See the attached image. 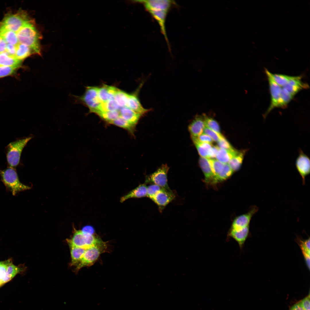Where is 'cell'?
I'll return each instance as SVG.
<instances>
[{
	"mask_svg": "<svg viewBox=\"0 0 310 310\" xmlns=\"http://www.w3.org/2000/svg\"><path fill=\"white\" fill-rule=\"evenodd\" d=\"M1 180L7 189L13 195L19 192L29 189L30 187L22 183L20 181L15 168L9 167L0 170Z\"/></svg>",
	"mask_w": 310,
	"mask_h": 310,
	"instance_id": "obj_4",
	"label": "cell"
},
{
	"mask_svg": "<svg viewBox=\"0 0 310 310\" xmlns=\"http://www.w3.org/2000/svg\"><path fill=\"white\" fill-rule=\"evenodd\" d=\"M118 89L107 85H104L98 88V96L101 103L114 99L115 94Z\"/></svg>",
	"mask_w": 310,
	"mask_h": 310,
	"instance_id": "obj_19",
	"label": "cell"
},
{
	"mask_svg": "<svg viewBox=\"0 0 310 310\" xmlns=\"http://www.w3.org/2000/svg\"><path fill=\"white\" fill-rule=\"evenodd\" d=\"M73 228V234L72 237L70 239H66L68 244L87 249L100 243L102 241L94 234H85L82 230H77L74 226Z\"/></svg>",
	"mask_w": 310,
	"mask_h": 310,
	"instance_id": "obj_7",
	"label": "cell"
},
{
	"mask_svg": "<svg viewBox=\"0 0 310 310\" xmlns=\"http://www.w3.org/2000/svg\"><path fill=\"white\" fill-rule=\"evenodd\" d=\"M70 251L71 261L70 266H76L82 259L86 249L77 247L68 244Z\"/></svg>",
	"mask_w": 310,
	"mask_h": 310,
	"instance_id": "obj_22",
	"label": "cell"
},
{
	"mask_svg": "<svg viewBox=\"0 0 310 310\" xmlns=\"http://www.w3.org/2000/svg\"><path fill=\"white\" fill-rule=\"evenodd\" d=\"M175 197L174 192L171 189L162 188L151 199L157 206L160 211L161 212Z\"/></svg>",
	"mask_w": 310,
	"mask_h": 310,
	"instance_id": "obj_12",
	"label": "cell"
},
{
	"mask_svg": "<svg viewBox=\"0 0 310 310\" xmlns=\"http://www.w3.org/2000/svg\"><path fill=\"white\" fill-rule=\"evenodd\" d=\"M197 137V139L201 142L207 143L211 144L213 141L210 136L203 133L198 136Z\"/></svg>",
	"mask_w": 310,
	"mask_h": 310,
	"instance_id": "obj_45",
	"label": "cell"
},
{
	"mask_svg": "<svg viewBox=\"0 0 310 310\" xmlns=\"http://www.w3.org/2000/svg\"><path fill=\"white\" fill-rule=\"evenodd\" d=\"M22 61L5 52L0 53V65L20 67Z\"/></svg>",
	"mask_w": 310,
	"mask_h": 310,
	"instance_id": "obj_26",
	"label": "cell"
},
{
	"mask_svg": "<svg viewBox=\"0 0 310 310\" xmlns=\"http://www.w3.org/2000/svg\"><path fill=\"white\" fill-rule=\"evenodd\" d=\"M105 242H102L87 249L79 263L75 266L74 271L78 272L82 268L90 266L93 264L98 259L100 255L106 249Z\"/></svg>",
	"mask_w": 310,
	"mask_h": 310,
	"instance_id": "obj_6",
	"label": "cell"
},
{
	"mask_svg": "<svg viewBox=\"0 0 310 310\" xmlns=\"http://www.w3.org/2000/svg\"><path fill=\"white\" fill-rule=\"evenodd\" d=\"M33 137L19 139L9 143L6 147V155L9 167L15 168L19 164L22 151Z\"/></svg>",
	"mask_w": 310,
	"mask_h": 310,
	"instance_id": "obj_3",
	"label": "cell"
},
{
	"mask_svg": "<svg viewBox=\"0 0 310 310\" xmlns=\"http://www.w3.org/2000/svg\"><path fill=\"white\" fill-rule=\"evenodd\" d=\"M0 36L3 38L7 44L16 46L19 44L16 33L14 32L0 29Z\"/></svg>",
	"mask_w": 310,
	"mask_h": 310,
	"instance_id": "obj_27",
	"label": "cell"
},
{
	"mask_svg": "<svg viewBox=\"0 0 310 310\" xmlns=\"http://www.w3.org/2000/svg\"><path fill=\"white\" fill-rule=\"evenodd\" d=\"M98 88L95 87H86L83 95L74 96L75 101L81 102L86 106L89 109L90 112L95 113L100 111L101 104L98 97Z\"/></svg>",
	"mask_w": 310,
	"mask_h": 310,
	"instance_id": "obj_8",
	"label": "cell"
},
{
	"mask_svg": "<svg viewBox=\"0 0 310 310\" xmlns=\"http://www.w3.org/2000/svg\"><path fill=\"white\" fill-rule=\"evenodd\" d=\"M199 164L204 175L205 183L210 185L217 183L216 177L212 171L207 158L201 157Z\"/></svg>",
	"mask_w": 310,
	"mask_h": 310,
	"instance_id": "obj_15",
	"label": "cell"
},
{
	"mask_svg": "<svg viewBox=\"0 0 310 310\" xmlns=\"http://www.w3.org/2000/svg\"><path fill=\"white\" fill-rule=\"evenodd\" d=\"M169 167L163 164L153 173L146 177L145 183L154 184L167 190H170L168 183L167 174Z\"/></svg>",
	"mask_w": 310,
	"mask_h": 310,
	"instance_id": "obj_9",
	"label": "cell"
},
{
	"mask_svg": "<svg viewBox=\"0 0 310 310\" xmlns=\"http://www.w3.org/2000/svg\"><path fill=\"white\" fill-rule=\"evenodd\" d=\"M207 159L212 171L216 178L222 170L224 164L215 159L207 158Z\"/></svg>",
	"mask_w": 310,
	"mask_h": 310,
	"instance_id": "obj_34",
	"label": "cell"
},
{
	"mask_svg": "<svg viewBox=\"0 0 310 310\" xmlns=\"http://www.w3.org/2000/svg\"><path fill=\"white\" fill-rule=\"evenodd\" d=\"M305 260L306 264L308 269H310V255L305 253H303Z\"/></svg>",
	"mask_w": 310,
	"mask_h": 310,
	"instance_id": "obj_50",
	"label": "cell"
},
{
	"mask_svg": "<svg viewBox=\"0 0 310 310\" xmlns=\"http://www.w3.org/2000/svg\"><path fill=\"white\" fill-rule=\"evenodd\" d=\"M289 310H304L301 306L300 301H298L290 307Z\"/></svg>",
	"mask_w": 310,
	"mask_h": 310,
	"instance_id": "obj_49",
	"label": "cell"
},
{
	"mask_svg": "<svg viewBox=\"0 0 310 310\" xmlns=\"http://www.w3.org/2000/svg\"><path fill=\"white\" fill-rule=\"evenodd\" d=\"M163 188L154 184H150L147 186V197L151 199L159 191Z\"/></svg>",
	"mask_w": 310,
	"mask_h": 310,
	"instance_id": "obj_40",
	"label": "cell"
},
{
	"mask_svg": "<svg viewBox=\"0 0 310 310\" xmlns=\"http://www.w3.org/2000/svg\"><path fill=\"white\" fill-rule=\"evenodd\" d=\"M16 51V46L7 44L5 51L10 55L15 57Z\"/></svg>",
	"mask_w": 310,
	"mask_h": 310,
	"instance_id": "obj_44",
	"label": "cell"
},
{
	"mask_svg": "<svg viewBox=\"0 0 310 310\" xmlns=\"http://www.w3.org/2000/svg\"><path fill=\"white\" fill-rule=\"evenodd\" d=\"M19 67L0 65V78L12 74Z\"/></svg>",
	"mask_w": 310,
	"mask_h": 310,
	"instance_id": "obj_38",
	"label": "cell"
},
{
	"mask_svg": "<svg viewBox=\"0 0 310 310\" xmlns=\"http://www.w3.org/2000/svg\"><path fill=\"white\" fill-rule=\"evenodd\" d=\"M16 34L19 43L29 46L36 54L41 55L40 40L42 36L34 20L32 19L25 24Z\"/></svg>",
	"mask_w": 310,
	"mask_h": 310,
	"instance_id": "obj_2",
	"label": "cell"
},
{
	"mask_svg": "<svg viewBox=\"0 0 310 310\" xmlns=\"http://www.w3.org/2000/svg\"><path fill=\"white\" fill-rule=\"evenodd\" d=\"M193 142L201 157L209 158L212 146L211 144L200 141L197 137H191Z\"/></svg>",
	"mask_w": 310,
	"mask_h": 310,
	"instance_id": "obj_23",
	"label": "cell"
},
{
	"mask_svg": "<svg viewBox=\"0 0 310 310\" xmlns=\"http://www.w3.org/2000/svg\"><path fill=\"white\" fill-rule=\"evenodd\" d=\"M205 126L212 130L218 133H220L219 126L218 122L213 118L203 115Z\"/></svg>",
	"mask_w": 310,
	"mask_h": 310,
	"instance_id": "obj_35",
	"label": "cell"
},
{
	"mask_svg": "<svg viewBox=\"0 0 310 310\" xmlns=\"http://www.w3.org/2000/svg\"><path fill=\"white\" fill-rule=\"evenodd\" d=\"M102 119L109 124L116 120L119 117V111H99L96 113Z\"/></svg>",
	"mask_w": 310,
	"mask_h": 310,
	"instance_id": "obj_30",
	"label": "cell"
},
{
	"mask_svg": "<svg viewBox=\"0 0 310 310\" xmlns=\"http://www.w3.org/2000/svg\"><path fill=\"white\" fill-rule=\"evenodd\" d=\"M205 126L203 115H196L188 126L191 137H197L202 134Z\"/></svg>",
	"mask_w": 310,
	"mask_h": 310,
	"instance_id": "obj_16",
	"label": "cell"
},
{
	"mask_svg": "<svg viewBox=\"0 0 310 310\" xmlns=\"http://www.w3.org/2000/svg\"><path fill=\"white\" fill-rule=\"evenodd\" d=\"M300 303L304 310H310V294L302 300Z\"/></svg>",
	"mask_w": 310,
	"mask_h": 310,
	"instance_id": "obj_43",
	"label": "cell"
},
{
	"mask_svg": "<svg viewBox=\"0 0 310 310\" xmlns=\"http://www.w3.org/2000/svg\"><path fill=\"white\" fill-rule=\"evenodd\" d=\"M299 155L295 163L296 168L301 177L303 185L305 183L306 177L310 173V160L309 157L301 149L299 150Z\"/></svg>",
	"mask_w": 310,
	"mask_h": 310,
	"instance_id": "obj_11",
	"label": "cell"
},
{
	"mask_svg": "<svg viewBox=\"0 0 310 310\" xmlns=\"http://www.w3.org/2000/svg\"><path fill=\"white\" fill-rule=\"evenodd\" d=\"M135 1L142 4L145 9L157 21L170 50L165 23L168 14L172 7L176 5L175 2L174 1L170 0H137Z\"/></svg>",
	"mask_w": 310,
	"mask_h": 310,
	"instance_id": "obj_1",
	"label": "cell"
},
{
	"mask_svg": "<svg viewBox=\"0 0 310 310\" xmlns=\"http://www.w3.org/2000/svg\"><path fill=\"white\" fill-rule=\"evenodd\" d=\"M7 44L3 38L0 36V53L5 52Z\"/></svg>",
	"mask_w": 310,
	"mask_h": 310,
	"instance_id": "obj_48",
	"label": "cell"
},
{
	"mask_svg": "<svg viewBox=\"0 0 310 310\" xmlns=\"http://www.w3.org/2000/svg\"><path fill=\"white\" fill-rule=\"evenodd\" d=\"M247 150L239 152L228 163V164L233 172L239 169L242 164L244 157Z\"/></svg>",
	"mask_w": 310,
	"mask_h": 310,
	"instance_id": "obj_28",
	"label": "cell"
},
{
	"mask_svg": "<svg viewBox=\"0 0 310 310\" xmlns=\"http://www.w3.org/2000/svg\"><path fill=\"white\" fill-rule=\"evenodd\" d=\"M127 107L134 111L142 115L149 112L151 109L143 107L138 98L137 94H129Z\"/></svg>",
	"mask_w": 310,
	"mask_h": 310,
	"instance_id": "obj_18",
	"label": "cell"
},
{
	"mask_svg": "<svg viewBox=\"0 0 310 310\" xmlns=\"http://www.w3.org/2000/svg\"><path fill=\"white\" fill-rule=\"evenodd\" d=\"M293 97L285 88L281 87L280 99L279 107L284 108L292 100Z\"/></svg>",
	"mask_w": 310,
	"mask_h": 310,
	"instance_id": "obj_37",
	"label": "cell"
},
{
	"mask_svg": "<svg viewBox=\"0 0 310 310\" xmlns=\"http://www.w3.org/2000/svg\"><path fill=\"white\" fill-rule=\"evenodd\" d=\"M301 78V76H292L287 84L282 87L294 96L300 90L309 88L308 84L303 82Z\"/></svg>",
	"mask_w": 310,
	"mask_h": 310,
	"instance_id": "obj_14",
	"label": "cell"
},
{
	"mask_svg": "<svg viewBox=\"0 0 310 310\" xmlns=\"http://www.w3.org/2000/svg\"><path fill=\"white\" fill-rule=\"evenodd\" d=\"M82 230L84 234L88 235L94 234V232L93 228L89 226H85L82 228Z\"/></svg>",
	"mask_w": 310,
	"mask_h": 310,
	"instance_id": "obj_47",
	"label": "cell"
},
{
	"mask_svg": "<svg viewBox=\"0 0 310 310\" xmlns=\"http://www.w3.org/2000/svg\"><path fill=\"white\" fill-rule=\"evenodd\" d=\"M233 172L228 164H225L222 170L216 177L217 183L226 179L232 175Z\"/></svg>",
	"mask_w": 310,
	"mask_h": 310,
	"instance_id": "obj_32",
	"label": "cell"
},
{
	"mask_svg": "<svg viewBox=\"0 0 310 310\" xmlns=\"http://www.w3.org/2000/svg\"><path fill=\"white\" fill-rule=\"evenodd\" d=\"M36 54L30 47L25 44L19 43L16 46L15 57L22 61L30 55Z\"/></svg>",
	"mask_w": 310,
	"mask_h": 310,
	"instance_id": "obj_25",
	"label": "cell"
},
{
	"mask_svg": "<svg viewBox=\"0 0 310 310\" xmlns=\"http://www.w3.org/2000/svg\"><path fill=\"white\" fill-rule=\"evenodd\" d=\"M258 210V207L254 206L247 213L237 217L232 222L230 230L238 229L249 226L252 217Z\"/></svg>",
	"mask_w": 310,
	"mask_h": 310,
	"instance_id": "obj_13",
	"label": "cell"
},
{
	"mask_svg": "<svg viewBox=\"0 0 310 310\" xmlns=\"http://www.w3.org/2000/svg\"><path fill=\"white\" fill-rule=\"evenodd\" d=\"M270 74L274 81L281 87L285 85L292 77V76L281 74H272L271 73Z\"/></svg>",
	"mask_w": 310,
	"mask_h": 310,
	"instance_id": "obj_36",
	"label": "cell"
},
{
	"mask_svg": "<svg viewBox=\"0 0 310 310\" xmlns=\"http://www.w3.org/2000/svg\"><path fill=\"white\" fill-rule=\"evenodd\" d=\"M217 142L218 144L217 146L220 148L226 150H231L234 149L225 137L220 140Z\"/></svg>",
	"mask_w": 310,
	"mask_h": 310,
	"instance_id": "obj_42",
	"label": "cell"
},
{
	"mask_svg": "<svg viewBox=\"0 0 310 310\" xmlns=\"http://www.w3.org/2000/svg\"><path fill=\"white\" fill-rule=\"evenodd\" d=\"M203 133L208 135L215 142H217L220 140L224 138L220 133H218L206 126L204 128Z\"/></svg>",
	"mask_w": 310,
	"mask_h": 310,
	"instance_id": "obj_39",
	"label": "cell"
},
{
	"mask_svg": "<svg viewBox=\"0 0 310 310\" xmlns=\"http://www.w3.org/2000/svg\"><path fill=\"white\" fill-rule=\"evenodd\" d=\"M249 232V226L236 230H230L228 236L234 239L242 249L247 239Z\"/></svg>",
	"mask_w": 310,
	"mask_h": 310,
	"instance_id": "obj_17",
	"label": "cell"
},
{
	"mask_svg": "<svg viewBox=\"0 0 310 310\" xmlns=\"http://www.w3.org/2000/svg\"><path fill=\"white\" fill-rule=\"evenodd\" d=\"M115 99L101 103L100 111H119L121 108Z\"/></svg>",
	"mask_w": 310,
	"mask_h": 310,
	"instance_id": "obj_33",
	"label": "cell"
},
{
	"mask_svg": "<svg viewBox=\"0 0 310 310\" xmlns=\"http://www.w3.org/2000/svg\"><path fill=\"white\" fill-rule=\"evenodd\" d=\"M32 19L26 12L23 10H20L16 13L7 14L0 22V29L17 33Z\"/></svg>",
	"mask_w": 310,
	"mask_h": 310,
	"instance_id": "obj_5",
	"label": "cell"
},
{
	"mask_svg": "<svg viewBox=\"0 0 310 310\" xmlns=\"http://www.w3.org/2000/svg\"><path fill=\"white\" fill-rule=\"evenodd\" d=\"M269 86L271 101L270 104L267 111L263 115L265 119L269 113L274 108L279 107L280 99L281 87L278 85L274 80L271 76L270 72L267 69H265Z\"/></svg>",
	"mask_w": 310,
	"mask_h": 310,
	"instance_id": "obj_10",
	"label": "cell"
},
{
	"mask_svg": "<svg viewBox=\"0 0 310 310\" xmlns=\"http://www.w3.org/2000/svg\"><path fill=\"white\" fill-rule=\"evenodd\" d=\"M300 246L303 253L310 255V239L304 241L300 240Z\"/></svg>",
	"mask_w": 310,
	"mask_h": 310,
	"instance_id": "obj_41",
	"label": "cell"
},
{
	"mask_svg": "<svg viewBox=\"0 0 310 310\" xmlns=\"http://www.w3.org/2000/svg\"><path fill=\"white\" fill-rule=\"evenodd\" d=\"M110 124L124 129L133 135L135 131L136 125L124 119L120 116L112 122Z\"/></svg>",
	"mask_w": 310,
	"mask_h": 310,
	"instance_id": "obj_29",
	"label": "cell"
},
{
	"mask_svg": "<svg viewBox=\"0 0 310 310\" xmlns=\"http://www.w3.org/2000/svg\"><path fill=\"white\" fill-rule=\"evenodd\" d=\"M147 186L145 183L139 185L135 188L122 197L120 199V202L123 203L130 198H138L147 197Z\"/></svg>",
	"mask_w": 310,
	"mask_h": 310,
	"instance_id": "obj_20",
	"label": "cell"
},
{
	"mask_svg": "<svg viewBox=\"0 0 310 310\" xmlns=\"http://www.w3.org/2000/svg\"><path fill=\"white\" fill-rule=\"evenodd\" d=\"M219 149V148L217 146H212L209 154L208 159H214L216 158Z\"/></svg>",
	"mask_w": 310,
	"mask_h": 310,
	"instance_id": "obj_46",
	"label": "cell"
},
{
	"mask_svg": "<svg viewBox=\"0 0 310 310\" xmlns=\"http://www.w3.org/2000/svg\"><path fill=\"white\" fill-rule=\"evenodd\" d=\"M129 94L118 89L115 94L114 99L121 107H127Z\"/></svg>",
	"mask_w": 310,
	"mask_h": 310,
	"instance_id": "obj_31",
	"label": "cell"
},
{
	"mask_svg": "<svg viewBox=\"0 0 310 310\" xmlns=\"http://www.w3.org/2000/svg\"><path fill=\"white\" fill-rule=\"evenodd\" d=\"M239 152L234 148L231 150H226L219 148L216 158L221 162L224 164H227Z\"/></svg>",
	"mask_w": 310,
	"mask_h": 310,
	"instance_id": "obj_24",
	"label": "cell"
},
{
	"mask_svg": "<svg viewBox=\"0 0 310 310\" xmlns=\"http://www.w3.org/2000/svg\"><path fill=\"white\" fill-rule=\"evenodd\" d=\"M119 111L120 116L129 123L136 125L142 115L127 107H122Z\"/></svg>",
	"mask_w": 310,
	"mask_h": 310,
	"instance_id": "obj_21",
	"label": "cell"
}]
</instances>
